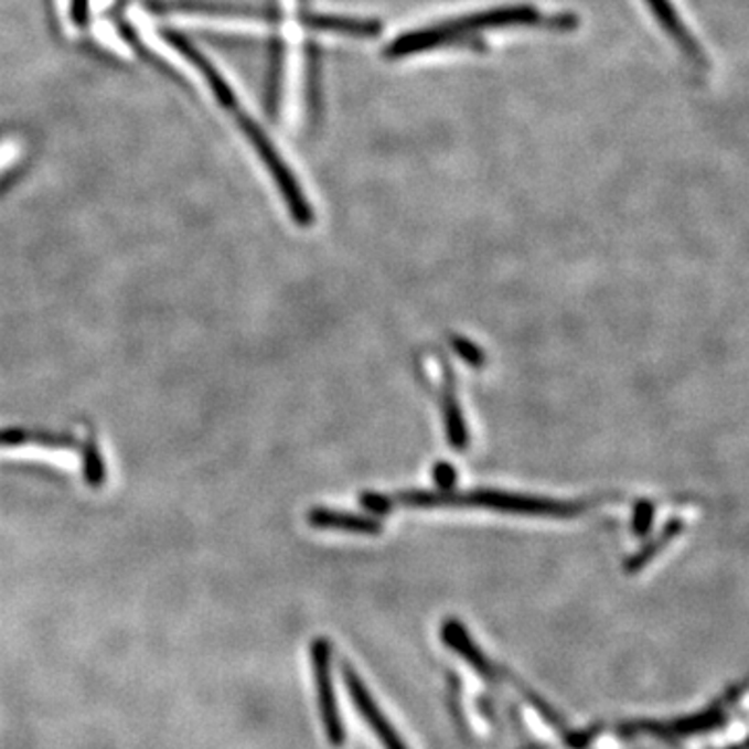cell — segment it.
I'll return each instance as SVG.
<instances>
[{
  "instance_id": "obj_1",
  "label": "cell",
  "mask_w": 749,
  "mask_h": 749,
  "mask_svg": "<svg viewBox=\"0 0 749 749\" xmlns=\"http://www.w3.org/2000/svg\"><path fill=\"white\" fill-rule=\"evenodd\" d=\"M392 509H441V506H469V509H488V511L512 512V514H531V516H549V518H575L581 512L593 506L596 502H560L535 495L511 494L500 490H473V492H422L410 490L389 495Z\"/></svg>"
},
{
  "instance_id": "obj_2",
  "label": "cell",
  "mask_w": 749,
  "mask_h": 749,
  "mask_svg": "<svg viewBox=\"0 0 749 749\" xmlns=\"http://www.w3.org/2000/svg\"><path fill=\"white\" fill-rule=\"evenodd\" d=\"M512 25H544V15L529 4H509V7H494L488 11H479L473 15L443 21L436 25H427L415 32H408L404 36L396 38L384 55L387 58H403V56L417 55L438 46H452L458 38L477 34L483 30L495 28H512Z\"/></svg>"
},
{
  "instance_id": "obj_3",
  "label": "cell",
  "mask_w": 749,
  "mask_h": 749,
  "mask_svg": "<svg viewBox=\"0 0 749 749\" xmlns=\"http://www.w3.org/2000/svg\"><path fill=\"white\" fill-rule=\"evenodd\" d=\"M311 671L319 716L328 743L331 748H344L346 729L333 685V650L328 638H314L311 641Z\"/></svg>"
},
{
  "instance_id": "obj_4",
  "label": "cell",
  "mask_w": 749,
  "mask_h": 749,
  "mask_svg": "<svg viewBox=\"0 0 749 749\" xmlns=\"http://www.w3.org/2000/svg\"><path fill=\"white\" fill-rule=\"evenodd\" d=\"M746 685H737L731 687L729 695L725 697V702H718L710 706L704 713L687 716V718H678L673 723H648V720H638V723H629L622 725V735H633V732H643V735H654V737H695V735H706V732L716 731L720 727L727 725L729 716H727V706L731 704V697H739L743 694Z\"/></svg>"
},
{
  "instance_id": "obj_5",
  "label": "cell",
  "mask_w": 749,
  "mask_h": 749,
  "mask_svg": "<svg viewBox=\"0 0 749 749\" xmlns=\"http://www.w3.org/2000/svg\"><path fill=\"white\" fill-rule=\"evenodd\" d=\"M342 678H344L347 695H350L356 713L361 714V718L371 727V731L379 739L384 749H408L403 737H400V732L396 731L394 725L385 718V714L377 706L375 697L371 695L368 687L363 683L359 673L354 671L352 664L342 662Z\"/></svg>"
},
{
  "instance_id": "obj_6",
  "label": "cell",
  "mask_w": 749,
  "mask_h": 749,
  "mask_svg": "<svg viewBox=\"0 0 749 749\" xmlns=\"http://www.w3.org/2000/svg\"><path fill=\"white\" fill-rule=\"evenodd\" d=\"M439 638L443 641L446 648H450L457 656L464 660L477 675L485 678L490 685H494L497 681V668L490 662V659L479 650L475 641L471 640L467 627L458 619L448 617L446 621L441 622L439 629Z\"/></svg>"
},
{
  "instance_id": "obj_7",
  "label": "cell",
  "mask_w": 749,
  "mask_h": 749,
  "mask_svg": "<svg viewBox=\"0 0 749 749\" xmlns=\"http://www.w3.org/2000/svg\"><path fill=\"white\" fill-rule=\"evenodd\" d=\"M441 373H443V382H441V417H443V427H446V438L448 443H452V448L462 452L469 446V427L462 417V408L458 403L457 382H454V371L446 361H441Z\"/></svg>"
},
{
  "instance_id": "obj_8",
  "label": "cell",
  "mask_w": 749,
  "mask_h": 749,
  "mask_svg": "<svg viewBox=\"0 0 749 749\" xmlns=\"http://www.w3.org/2000/svg\"><path fill=\"white\" fill-rule=\"evenodd\" d=\"M648 7L654 11V15L659 19L660 25L664 28V32L675 40L678 49L694 61L697 67L708 69V58L704 55V49L699 46V42L692 36V32L687 30V25L676 15L675 7L671 0H645Z\"/></svg>"
},
{
  "instance_id": "obj_9",
  "label": "cell",
  "mask_w": 749,
  "mask_h": 749,
  "mask_svg": "<svg viewBox=\"0 0 749 749\" xmlns=\"http://www.w3.org/2000/svg\"><path fill=\"white\" fill-rule=\"evenodd\" d=\"M309 525L319 529H340L361 535H377L384 529V523L375 516H361L331 509H314L309 512Z\"/></svg>"
},
{
  "instance_id": "obj_10",
  "label": "cell",
  "mask_w": 749,
  "mask_h": 749,
  "mask_svg": "<svg viewBox=\"0 0 749 749\" xmlns=\"http://www.w3.org/2000/svg\"><path fill=\"white\" fill-rule=\"evenodd\" d=\"M302 23H307L312 30L354 38H377L384 30V23L379 19L344 18V15H309L302 18Z\"/></svg>"
},
{
  "instance_id": "obj_11",
  "label": "cell",
  "mask_w": 749,
  "mask_h": 749,
  "mask_svg": "<svg viewBox=\"0 0 749 749\" xmlns=\"http://www.w3.org/2000/svg\"><path fill=\"white\" fill-rule=\"evenodd\" d=\"M683 529H685V523H683L681 518L668 521V523L664 525V529L660 531L654 539H650L638 554H633V556L624 563V573H627V575L640 573L641 568L645 567L650 560H654L660 552L664 549V546H668Z\"/></svg>"
},
{
  "instance_id": "obj_12",
  "label": "cell",
  "mask_w": 749,
  "mask_h": 749,
  "mask_svg": "<svg viewBox=\"0 0 749 749\" xmlns=\"http://www.w3.org/2000/svg\"><path fill=\"white\" fill-rule=\"evenodd\" d=\"M654 504L650 502H638L635 511H633V523H631V529L638 535V537H645L650 535L652 531V525H654Z\"/></svg>"
},
{
  "instance_id": "obj_13",
  "label": "cell",
  "mask_w": 749,
  "mask_h": 749,
  "mask_svg": "<svg viewBox=\"0 0 749 749\" xmlns=\"http://www.w3.org/2000/svg\"><path fill=\"white\" fill-rule=\"evenodd\" d=\"M452 346L457 350L458 356L462 361H467L469 365L481 366L485 363V354L473 342H469L464 338H452Z\"/></svg>"
},
{
  "instance_id": "obj_14",
  "label": "cell",
  "mask_w": 749,
  "mask_h": 749,
  "mask_svg": "<svg viewBox=\"0 0 749 749\" xmlns=\"http://www.w3.org/2000/svg\"><path fill=\"white\" fill-rule=\"evenodd\" d=\"M434 479L438 483L439 492H448L457 483V471H454V467L450 462L441 460V462L434 467Z\"/></svg>"
},
{
  "instance_id": "obj_15",
  "label": "cell",
  "mask_w": 749,
  "mask_h": 749,
  "mask_svg": "<svg viewBox=\"0 0 749 749\" xmlns=\"http://www.w3.org/2000/svg\"><path fill=\"white\" fill-rule=\"evenodd\" d=\"M602 729L603 725H593V727L587 729V731L570 732V735H567L565 741H567L568 746L573 749L589 748V746L602 735Z\"/></svg>"
},
{
  "instance_id": "obj_16",
  "label": "cell",
  "mask_w": 749,
  "mask_h": 749,
  "mask_svg": "<svg viewBox=\"0 0 749 749\" xmlns=\"http://www.w3.org/2000/svg\"><path fill=\"white\" fill-rule=\"evenodd\" d=\"M723 749H743V743H737V746H729V748H723Z\"/></svg>"
}]
</instances>
